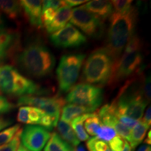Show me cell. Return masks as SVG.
<instances>
[{"instance_id": "cell-1", "label": "cell", "mask_w": 151, "mask_h": 151, "mask_svg": "<svg viewBox=\"0 0 151 151\" xmlns=\"http://www.w3.org/2000/svg\"><path fill=\"white\" fill-rule=\"evenodd\" d=\"M137 18V9L134 6L124 13L113 11L109 17L110 27L104 48L112 58L113 64L120 58L126 44L134 35Z\"/></svg>"}, {"instance_id": "cell-23", "label": "cell", "mask_w": 151, "mask_h": 151, "mask_svg": "<svg viewBox=\"0 0 151 151\" xmlns=\"http://www.w3.org/2000/svg\"><path fill=\"white\" fill-rule=\"evenodd\" d=\"M15 41L14 35L7 32H0V64L8 55Z\"/></svg>"}, {"instance_id": "cell-32", "label": "cell", "mask_w": 151, "mask_h": 151, "mask_svg": "<svg viewBox=\"0 0 151 151\" xmlns=\"http://www.w3.org/2000/svg\"><path fill=\"white\" fill-rule=\"evenodd\" d=\"M67 6L66 5L65 1H58V0H48V1H43L42 10L44 11L47 9H52L55 10H58L60 7Z\"/></svg>"}, {"instance_id": "cell-17", "label": "cell", "mask_w": 151, "mask_h": 151, "mask_svg": "<svg viewBox=\"0 0 151 151\" xmlns=\"http://www.w3.org/2000/svg\"><path fill=\"white\" fill-rule=\"evenodd\" d=\"M61 112V120L69 123L77 117L82 116L86 113H90L93 111L91 109L82 106L69 104L64 106Z\"/></svg>"}, {"instance_id": "cell-22", "label": "cell", "mask_w": 151, "mask_h": 151, "mask_svg": "<svg viewBox=\"0 0 151 151\" xmlns=\"http://www.w3.org/2000/svg\"><path fill=\"white\" fill-rule=\"evenodd\" d=\"M89 115L90 113H86L74 118L71 121V127L80 141H86L90 139L89 135L85 130L83 125L85 120L89 116Z\"/></svg>"}, {"instance_id": "cell-6", "label": "cell", "mask_w": 151, "mask_h": 151, "mask_svg": "<svg viewBox=\"0 0 151 151\" xmlns=\"http://www.w3.org/2000/svg\"><path fill=\"white\" fill-rule=\"evenodd\" d=\"M85 58L84 54H69L62 57L56 70L58 86L61 91L67 92L74 86Z\"/></svg>"}, {"instance_id": "cell-29", "label": "cell", "mask_w": 151, "mask_h": 151, "mask_svg": "<svg viewBox=\"0 0 151 151\" xmlns=\"http://www.w3.org/2000/svg\"><path fill=\"white\" fill-rule=\"evenodd\" d=\"M111 3L114 9V12L124 13L131 8L132 1L130 0H113Z\"/></svg>"}, {"instance_id": "cell-16", "label": "cell", "mask_w": 151, "mask_h": 151, "mask_svg": "<svg viewBox=\"0 0 151 151\" xmlns=\"http://www.w3.org/2000/svg\"><path fill=\"white\" fill-rule=\"evenodd\" d=\"M71 10L69 6H62L56 11L52 22L46 29L48 33L52 34L64 27L69 20H70L71 16Z\"/></svg>"}, {"instance_id": "cell-37", "label": "cell", "mask_w": 151, "mask_h": 151, "mask_svg": "<svg viewBox=\"0 0 151 151\" xmlns=\"http://www.w3.org/2000/svg\"><path fill=\"white\" fill-rule=\"evenodd\" d=\"M151 110H150V106H149L148 108L146 109V113H144L143 115V120L142 122H145L147 124H148L149 126H150V123H151Z\"/></svg>"}, {"instance_id": "cell-34", "label": "cell", "mask_w": 151, "mask_h": 151, "mask_svg": "<svg viewBox=\"0 0 151 151\" xmlns=\"http://www.w3.org/2000/svg\"><path fill=\"white\" fill-rule=\"evenodd\" d=\"M143 94L145 99L148 101H150V77H147L143 81Z\"/></svg>"}, {"instance_id": "cell-21", "label": "cell", "mask_w": 151, "mask_h": 151, "mask_svg": "<svg viewBox=\"0 0 151 151\" xmlns=\"http://www.w3.org/2000/svg\"><path fill=\"white\" fill-rule=\"evenodd\" d=\"M44 151H73V147L65 142L59 134L53 132L45 146Z\"/></svg>"}, {"instance_id": "cell-28", "label": "cell", "mask_w": 151, "mask_h": 151, "mask_svg": "<svg viewBox=\"0 0 151 151\" xmlns=\"http://www.w3.org/2000/svg\"><path fill=\"white\" fill-rule=\"evenodd\" d=\"M22 129L20 128V129L17 132L14 139L10 142L0 146V151H17L20 145V136H21Z\"/></svg>"}, {"instance_id": "cell-27", "label": "cell", "mask_w": 151, "mask_h": 151, "mask_svg": "<svg viewBox=\"0 0 151 151\" xmlns=\"http://www.w3.org/2000/svg\"><path fill=\"white\" fill-rule=\"evenodd\" d=\"M141 48H142V41L141 39L137 35H133L124 47V52L140 51Z\"/></svg>"}, {"instance_id": "cell-39", "label": "cell", "mask_w": 151, "mask_h": 151, "mask_svg": "<svg viewBox=\"0 0 151 151\" xmlns=\"http://www.w3.org/2000/svg\"><path fill=\"white\" fill-rule=\"evenodd\" d=\"M151 150L150 147L148 146V145H142V146L139 147L137 151H149Z\"/></svg>"}, {"instance_id": "cell-30", "label": "cell", "mask_w": 151, "mask_h": 151, "mask_svg": "<svg viewBox=\"0 0 151 151\" xmlns=\"http://www.w3.org/2000/svg\"><path fill=\"white\" fill-rule=\"evenodd\" d=\"M126 143H127L126 140H124L120 136L117 135L109 141V146L111 151H122Z\"/></svg>"}, {"instance_id": "cell-9", "label": "cell", "mask_w": 151, "mask_h": 151, "mask_svg": "<svg viewBox=\"0 0 151 151\" xmlns=\"http://www.w3.org/2000/svg\"><path fill=\"white\" fill-rule=\"evenodd\" d=\"M70 22L90 37L98 38L102 35L103 22L84 8L83 6L72 10Z\"/></svg>"}, {"instance_id": "cell-24", "label": "cell", "mask_w": 151, "mask_h": 151, "mask_svg": "<svg viewBox=\"0 0 151 151\" xmlns=\"http://www.w3.org/2000/svg\"><path fill=\"white\" fill-rule=\"evenodd\" d=\"M97 113H90L84 122V129L90 136H96L98 129L102 125Z\"/></svg>"}, {"instance_id": "cell-43", "label": "cell", "mask_w": 151, "mask_h": 151, "mask_svg": "<svg viewBox=\"0 0 151 151\" xmlns=\"http://www.w3.org/2000/svg\"><path fill=\"white\" fill-rule=\"evenodd\" d=\"M132 149L131 148V146H130L129 143L127 141V143H126L125 146H124V148L123 150H122V151H132Z\"/></svg>"}, {"instance_id": "cell-15", "label": "cell", "mask_w": 151, "mask_h": 151, "mask_svg": "<svg viewBox=\"0 0 151 151\" xmlns=\"http://www.w3.org/2000/svg\"><path fill=\"white\" fill-rule=\"evenodd\" d=\"M88 11L99 18L101 21L109 18L113 12V6L111 1L103 0H94L88 1L83 5Z\"/></svg>"}, {"instance_id": "cell-18", "label": "cell", "mask_w": 151, "mask_h": 151, "mask_svg": "<svg viewBox=\"0 0 151 151\" xmlns=\"http://www.w3.org/2000/svg\"><path fill=\"white\" fill-rule=\"evenodd\" d=\"M57 127L59 132V136L65 142L69 143L70 146L74 148L80 144V141L77 138L69 123L60 120L58 122Z\"/></svg>"}, {"instance_id": "cell-31", "label": "cell", "mask_w": 151, "mask_h": 151, "mask_svg": "<svg viewBox=\"0 0 151 151\" xmlns=\"http://www.w3.org/2000/svg\"><path fill=\"white\" fill-rule=\"evenodd\" d=\"M57 10L52 9H47L46 10L43 11L42 16H41V21H42V25L46 27L52 22L55 15Z\"/></svg>"}, {"instance_id": "cell-4", "label": "cell", "mask_w": 151, "mask_h": 151, "mask_svg": "<svg viewBox=\"0 0 151 151\" xmlns=\"http://www.w3.org/2000/svg\"><path fill=\"white\" fill-rule=\"evenodd\" d=\"M39 85L22 76L10 65L0 66V93L14 96L41 94Z\"/></svg>"}, {"instance_id": "cell-12", "label": "cell", "mask_w": 151, "mask_h": 151, "mask_svg": "<svg viewBox=\"0 0 151 151\" xmlns=\"http://www.w3.org/2000/svg\"><path fill=\"white\" fill-rule=\"evenodd\" d=\"M50 39L55 46L64 48L80 46L87 41L86 37L71 23L52 33Z\"/></svg>"}, {"instance_id": "cell-42", "label": "cell", "mask_w": 151, "mask_h": 151, "mask_svg": "<svg viewBox=\"0 0 151 151\" xmlns=\"http://www.w3.org/2000/svg\"><path fill=\"white\" fill-rule=\"evenodd\" d=\"M73 151H86V150L83 145H78V146L73 148Z\"/></svg>"}, {"instance_id": "cell-3", "label": "cell", "mask_w": 151, "mask_h": 151, "mask_svg": "<svg viewBox=\"0 0 151 151\" xmlns=\"http://www.w3.org/2000/svg\"><path fill=\"white\" fill-rule=\"evenodd\" d=\"M143 82L139 87L129 81L120 90V93L113 104L119 116H127L134 120H141L148 101L145 99L142 90Z\"/></svg>"}, {"instance_id": "cell-35", "label": "cell", "mask_w": 151, "mask_h": 151, "mask_svg": "<svg viewBox=\"0 0 151 151\" xmlns=\"http://www.w3.org/2000/svg\"><path fill=\"white\" fill-rule=\"evenodd\" d=\"M118 118L119 121L121 122L122 124H124L125 127L129 128L130 130L133 129V128L134 127V126L137 124V122H138V121H137V120H134V119H132V118H130L127 116H119L118 115Z\"/></svg>"}, {"instance_id": "cell-36", "label": "cell", "mask_w": 151, "mask_h": 151, "mask_svg": "<svg viewBox=\"0 0 151 151\" xmlns=\"http://www.w3.org/2000/svg\"><path fill=\"white\" fill-rule=\"evenodd\" d=\"M12 123L13 121L11 119L0 118V131L7 128V127H9Z\"/></svg>"}, {"instance_id": "cell-2", "label": "cell", "mask_w": 151, "mask_h": 151, "mask_svg": "<svg viewBox=\"0 0 151 151\" xmlns=\"http://www.w3.org/2000/svg\"><path fill=\"white\" fill-rule=\"evenodd\" d=\"M17 62L27 74L41 78L51 73L55 59L46 46L39 43H33L27 45L19 53Z\"/></svg>"}, {"instance_id": "cell-20", "label": "cell", "mask_w": 151, "mask_h": 151, "mask_svg": "<svg viewBox=\"0 0 151 151\" xmlns=\"http://www.w3.org/2000/svg\"><path fill=\"white\" fill-rule=\"evenodd\" d=\"M0 11L6 15L11 20H17L22 12V7L18 1L0 0Z\"/></svg>"}, {"instance_id": "cell-41", "label": "cell", "mask_w": 151, "mask_h": 151, "mask_svg": "<svg viewBox=\"0 0 151 151\" xmlns=\"http://www.w3.org/2000/svg\"><path fill=\"white\" fill-rule=\"evenodd\" d=\"M5 25H4V20L2 18H1V14H0V32H3L4 29Z\"/></svg>"}, {"instance_id": "cell-13", "label": "cell", "mask_w": 151, "mask_h": 151, "mask_svg": "<svg viewBox=\"0 0 151 151\" xmlns=\"http://www.w3.org/2000/svg\"><path fill=\"white\" fill-rule=\"evenodd\" d=\"M22 9L30 24L36 27H42L41 16H42V4L43 1L37 0H22L20 1Z\"/></svg>"}, {"instance_id": "cell-40", "label": "cell", "mask_w": 151, "mask_h": 151, "mask_svg": "<svg viewBox=\"0 0 151 151\" xmlns=\"http://www.w3.org/2000/svg\"><path fill=\"white\" fill-rule=\"evenodd\" d=\"M150 134H151L150 130H149L148 134H147L146 139L144 140L145 143H146L147 145H148V144L150 145V144H151V137H150Z\"/></svg>"}, {"instance_id": "cell-10", "label": "cell", "mask_w": 151, "mask_h": 151, "mask_svg": "<svg viewBox=\"0 0 151 151\" xmlns=\"http://www.w3.org/2000/svg\"><path fill=\"white\" fill-rule=\"evenodd\" d=\"M17 104L22 106H32L39 109L49 116L54 117L58 121H59L62 109L65 105V100L58 96L45 97L26 95L19 98L17 101Z\"/></svg>"}, {"instance_id": "cell-26", "label": "cell", "mask_w": 151, "mask_h": 151, "mask_svg": "<svg viewBox=\"0 0 151 151\" xmlns=\"http://www.w3.org/2000/svg\"><path fill=\"white\" fill-rule=\"evenodd\" d=\"M96 136H97V138H98V139H101V140L105 141V142H106V141L109 142L111 139L117 136V134L112 127L102 124L99 127V129H98Z\"/></svg>"}, {"instance_id": "cell-44", "label": "cell", "mask_w": 151, "mask_h": 151, "mask_svg": "<svg viewBox=\"0 0 151 151\" xmlns=\"http://www.w3.org/2000/svg\"><path fill=\"white\" fill-rule=\"evenodd\" d=\"M17 151H29V150H27V148H25L23 146H22L21 144L20 145V146L18 147V150H17Z\"/></svg>"}, {"instance_id": "cell-8", "label": "cell", "mask_w": 151, "mask_h": 151, "mask_svg": "<svg viewBox=\"0 0 151 151\" xmlns=\"http://www.w3.org/2000/svg\"><path fill=\"white\" fill-rule=\"evenodd\" d=\"M143 55L140 51L124 52L118 61L113 64L109 81L113 83L121 81L141 70Z\"/></svg>"}, {"instance_id": "cell-5", "label": "cell", "mask_w": 151, "mask_h": 151, "mask_svg": "<svg viewBox=\"0 0 151 151\" xmlns=\"http://www.w3.org/2000/svg\"><path fill=\"white\" fill-rule=\"evenodd\" d=\"M113 60L104 48L94 50L88 56L83 69V78L89 84H105L112 73Z\"/></svg>"}, {"instance_id": "cell-25", "label": "cell", "mask_w": 151, "mask_h": 151, "mask_svg": "<svg viewBox=\"0 0 151 151\" xmlns=\"http://www.w3.org/2000/svg\"><path fill=\"white\" fill-rule=\"evenodd\" d=\"M20 129V125L17 124L0 131V146L10 142Z\"/></svg>"}, {"instance_id": "cell-14", "label": "cell", "mask_w": 151, "mask_h": 151, "mask_svg": "<svg viewBox=\"0 0 151 151\" xmlns=\"http://www.w3.org/2000/svg\"><path fill=\"white\" fill-rule=\"evenodd\" d=\"M46 113L39 109L24 106L18 110L17 120L18 122L27 125H40L41 120Z\"/></svg>"}, {"instance_id": "cell-19", "label": "cell", "mask_w": 151, "mask_h": 151, "mask_svg": "<svg viewBox=\"0 0 151 151\" xmlns=\"http://www.w3.org/2000/svg\"><path fill=\"white\" fill-rule=\"evenodd\" d=\"M150 126L142 121L138 122L130 133V139L128 143L132 150H134L138 145L142 142L146 137V132Z\"/></svg>"}, {"instance_id": "cell-7", "label": "cell", "mask_w": 151, "mask_h": 151, "mask_svg": "<svg viewBox=\"0 0 151 151\" xmlns=\"http://www.w3.org/2000/svg\"><path fill=\"white\" fill-rule=\"evenodd\" d=\"M103 90L101 88L89 83H78L69 90L66 101L71 104L82 106L96 110L103 101Z\"/></svg>"}, {"instance_id": "cell-38", "label": "cell", "mask_w": 151, "mask_h": 151, "mask_svg": "<svg viewBox=\"0 0 151 151\" xmlns=\"http://www.w3.org/2000/svg\"><path fill=\"white\" fill-rule=\"evenodd\" d=\"M65 2L67 6L71 8V6H78L82 4L83 3H86L87 1H83V0H67V1H65Z\"/></svg>"}, {"instance_id": "cell-33", "label": "cell", "mask_w": 151, "mask_h": 151, "mask_svg": "<svg viewBox=\"0 0 151 151\" xmlns=\"http://www.w3.org/2000/svg\"><path fill=\"white\" fill-rule=\"evenodd\" d=\"M15 106L7 98L0 95V115L4 114L13 110Z\"/></svg>"}, {"instance_id": "cell-11", "label": "cell", "mask_w": 151, "mask_h": 151, "mask_svg": "<svg viewBox=\"0 0 151 151\" xmlns=\"http://www.w3.org/2000/svg\"><path fill=\"white\" fill-rule=\"evenodd\" d=\"M51 134L41 126L27 125L22 129L20 142L29 151H41Z\"/></svg>"}]
</instances>
